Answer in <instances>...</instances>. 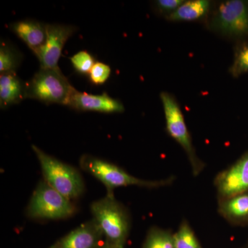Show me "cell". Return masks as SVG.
Instances as JSON below:
<instances>
[{"label":"cell","instance_id":"6da1fadb","mask_svg":"<svg viewBox=\"0 0 248 248\" xmlns=\"http://www.w3.org/2000/svg\"><path fill=\"white\" fill-rule=\"evenodd\" d=\"M93 219L100 228L105 244L124 248L130 231V222L125 208L114 195H107L91 204Z\"/></svg>","mask_w":248,"mask_h":248},{"label":"cell","instance_id":"7a4b0ae2","mask_svg":"<svg viewBox=\"0 0 248 248\" xmlns=\"http://www.w3.org/2000/svg\"><path fill=\"white\" fill-rule=\"evenodd\" d=\"M32 148L40 163L44 181L48 185L71 201L82 195L84 183L78 170L46 154L35 145Z\"/></svg>","mask_w":248,"mask_h":248},{"label":"cell","instance_id":"3957f363","mask_svg":"<svg viewBox=\"0 0 248 248\" xmlns=\"http://www.w3.org/2000/svg\"><path fill=\"white\" fill-rule=\"evenodd\" d=\"M75 91L60 68H41L26 84V98L46 104L68 106Z\"/></svg>","mask_w":248,"mask_h":248},{"label":"cell","instance_id":"277c9868","mask_svg":"<svg viewBox=\"0 0 248 248\" xmlns=\"http://www.w3.org/2000/svg\"><path fill=\"white\" fill-rule=\"evenodd\" d=\"M79 164L82 170L104 184L107 187L108 195H114V190L117 187L138 186L153 188L166 185L170 182L169 179L146 181L139 179L128 174L117 165L92 155H83L80 158Z\"/></svg>","mask_w":248,"mask_h":248},{"label":"cell","instance_id":"5b68a950","mask_svg":"<svg viewBox=\"0 0 248 248\" xmlns=\"http://www.w3.org/2000/svg\"><path fill=\"white\" fill-rule=\"evenodd\" d=\"M76 211L71 200L45 181L37 185L27 208L28 217L35 219H64L74 215Z\"/></svg>","mask_w":248,"mask_h":248},{"label":"cell","instance_id":"8992f818","mask_svg":"<svg viewBox=\"0 0 248 248\" xmlns=\"http://www.w3.org/2000/svg\"><path fill=\"white\" fill-rule=\"evenodd\" d=\"M160 97L164 107L168 132L184 148L190 159L194 173L197 174L202 169V164L196 156L180 107L175 99L168 93H161Z\"/></svg>","mask_w":248,"mask_h":248},{"label":"cell","instance_id":"52a82bcc","mask_svg":"<svg viewBox=\"0 0 248 248\" xmlns=\"http://www.w3.org/2000/svg\"><path fill=\"white\" fill-rule=\"evenodd\" d=\"M214 29L228 36L248 34V1L230 0L220 4L213 18Z\"/></svg>","mask_w":248,"mask_h":248},{"label":"cell","instance_id":"ba28073f","mask_svg":"<svg viewBox=\"0 0 248 248\" xmlns=\"http://www.w3.org/2000/svg\"><path fill=\"white\" fill-rule=\"evenodd\" d=\"M45 45L34 50L41 68H58L62 50L68 39L77 31L76 27L63 24H46Z\"/></svg>","mask_w":248,"mask_h":248},{"label":"cell","instance_id":"9c48e42d","mask_svg":"<svg viewBox=\"0 0 248 248\" xmlns=\"http://www.w3.org/2000/svg\"><path fill=\"white\" fill-rule=\"evenodd\" d=\"M105 239L94 220L85 222L47 248H103Z\"/></svg>","mask_w":248,"mask_h":248},{"label":"cell","instance_id":"30bf717a","mask_svg":"<svg viewBox=\"0 0 248 248\" xmlns=\"http://www.w3.org/2000/svg\"><path fill=\"white\" fill-rule=\"evenodd\" d=\"M217 186L222 195L230 198L248 191V153L218 176Z\"/></svg>","mask_w":248,"mask_h":248},{"label":"cell","instance_id":"8fae6325","mask_svg":"<svg viewBox=\"0 0 248 248\" xmlns=\"http://www.w3.org/2000/svg\"><path fill=\"white\" fill-rule=\"evenodd\" d=\"M68 107L79 111H95L103 113H117L124 111L123 104L108 94H88L75 91Z\"/></svg>","mask_w":248,"mask_h":248},{"label":"cell","instance_id":"7c38bea8","mask_svg":"<svg viewBox=\"0 0 248 248\" xmlns=\"http://www.w3.org/2000/svg\"><path fill=\"white\" fill-rule=\"evenodd\" d=\"M10 29L32 50L45 45L47 37L46 24L32 19L13 23Z\"/></svg>","mask_w":248,"mask_h":248},{"label":"cell","instance_id":"4fadbf2b","mask_svg":"<svg viewBox=\"0 0 248 248\" xmlns=\"http://www.w3.org/2000/svg\"><path fill=\"white\" fill-rule=\"evenodd\" d=\"M26 98V84L16 73H2L0 76V104L5 108L18 104Z\"/></svg>","mask_w":248,"mask_h":248},{"label":"cell","instance_id":"5bb4252c","mask_svg":"<svg viewBox=\"0 0 248 248\" xmlns=\"http://www.w3.org/2000/svg\"><path fill=\"white\" fill-rule=\"evenodd\" d=\"M210 3L207 0L185 1L174 12L169 15L170 21H193L203 17L210 9Z\"/></svg>","mask_w":248,"mask_h":248},{"label":"cell","instance_id":"9a60e30c","mask_svg":"<svg viewBox=\"0 0 248 248\" xmlns=\"http://www.w3.org/2000/svg\"><path fill=\"white\" fill-rule=\"evenodd\" d=\"M222 209L225 215L231 218H248V194L244 193L231 197L225 202Z\"/></svg>","mask_w":248,"mask_h":248},{"label":"cell","instance_id":"2e32d148","mask_svg":"<svg viewBox=\"0 0 248 248\" xmlns=\"http://www.w3.org/2000/svg\"><path fill=\"white\" fill-rule=\"evenodd\" d=\"M20 53L6 44L1 43L0 47V72L2 73H16L21 63Z\"/></svg>","mask_w":248,"mask_h":248},{"label":"cell","instance_id":"e0dca14e","mask_svg":"<svg viewBox=\"0 0 248 248\" xmlns=\"http://www.w3.org/2000/svg\"><path fill=\"white\" fill-rule=\"evenodd\" d=\"M142 248H175L174 236L169 231L152 228L148 232Z\"/></svg>","mask_w":248,"mask_h":248},{"label":"cell","instance_id":"ac0fdd59","mask_svg":"<svg viewBox=\"0 0 248 248\" xmlns=\"http://www.w3.org/2000/svg\"><path fill=\"white\" fill-rule=\"evenodd\" d=\"M173 236L175 248H202L195 233L186 221L183 222L179 231Z\"/></svg>","mask_w":248,"mask_h":248},{"label":"cell","instance_id":"d6986e66","mask_svg":"<svg viewBox=\"0 0 248 248\" xmlns=\"http://www.w3.org/2000/svg\"><path fill=\"white\" fill-rule=\"evenodd\" d=\"M70 60L75 69L81 74H89L95 63L92 55L86 50L78 52Z\"/></svg>","mask_w":248,"mask_h":248},{"label":"cell","instance_id":"ffe728a7","mask_svg":"<svg viewBox=\"0 0 248 248\" xmlns=\"http://www.w3.org/2000/svg\"><path fill=\"white\" fill-rule=\"evenodd\" d=\"M231 73L234 77L248 73V45L241 47L236 52Z\"/></svg>","mask_w":248,"mask_h":248},{"label":"cell","instance_id":"44dd1931","mask_svg":"<svg viewBox=\"0 0 248 248\" xmlns=\"http://www.w3.org/2000/svg\"><path fill=\"white\" fill-rule=\"evenodd\" d=\"M110 67L102 62H96L89 73L90 79L94 85L104 84L110 76Z\"/></svg>","mask_w":248,"mask_h":248},{"label":"cell","instance_id":"7402d4cb","mask_svg":"<svg viewBox=\"0 0 248 248\" xmlns=\"http://www.w3.org/2000/svg\"><path fill=\"white\" fill-rule=\"evenodd\" d=\"M184 2L183 0H159L155 4L161 12L172 14Z\"/></svg>","mask_w":248,"mask_h":248},{"label":"cell","instance_id":"603a6c76","mask_svg":"<svg viewBox=\"0 0 248 248\" xmlns=\"http://www.w3.org/2000/svg\"><path fill=\"white\" fill-rule=\"evenodd\" d=\"M119 248L112 247V246H108V245L105 244H104V248Z\"/></svg>","mask_w":248,"mask_h":248}]
</instances>
